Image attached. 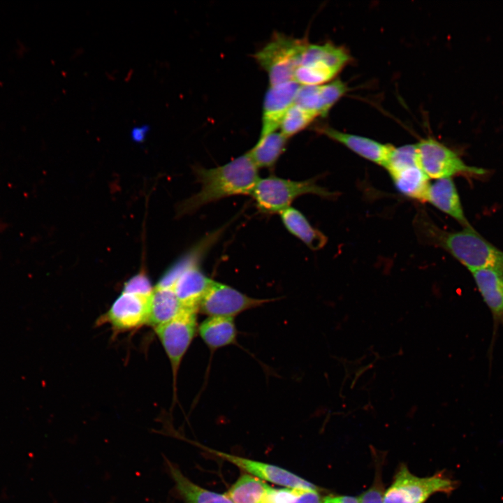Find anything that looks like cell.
Segmentation results:
<instances>
[{"label":"cell","instance_id":"cell-21","mask_svg":"<svg viewBox=\"0 0 503 503\" xmlns=\"http://www.w3.org/2000/svg\"><path fill=\"white\" fill-rule=\"evenodd\" d=\"M288 139L281 132H273L259 138L247 154L258 168H272L285 151Z\"/></svg>","mask_w":503,"mask_h":503},{"label":"cell","instance_id":"cell-8","mask_svg":"<svg viewBox=\"0 0 503 503\" xmlns=\"http://www.w3.org/2000/svg\"><path fill=\"white\" fill-rule=\"evenodd\" d=\"M197 313L183 308L175 318L155 328L170 362L175 381L182 360L198 330Z\"/></svg>","mask_w":503,"mask_h":503},{"label":"cell","instance_id":"cell-4","mask_svg":"<svg viewBox=\"0 0 503 503\" xmlns=\"http://www.w3.org/2000/svg\"><path fill=\"white\" fill-rule=\"evenodd\" d=\"M308 42L283 34H275L272 38L254 57L267 72L270 86L294 80L302 54Z\"/></svg>","mask_w":503,"mask_h":503},{"label":"cell","instance_id":"cell-18","mask_svg":"<svg viewBox=\"0 0 503 503\" xmlns=\"http://www.w3.org/2000/svg\"><path fill=\"white\" fill-rule=\"evenodd\" d=\"M182 309L171 287L157 285L151 296L147 323L156 328L175 318Z\"/></svg>","mask_w":503,"mask_h":503},{"label":"cell","instance_id":"cell-14","mask_svg":"<svg viewBox=\"0 0 503 503\" xmlns=\"http://www.w3.org/2000/svg\"><path fill=\"white\" fill-rule=\"evenodd\" d=\"M481 296L490 311L493 320V337L503 326V272L486 268L471 272Z\"/></svg>","mask_w":503,"mask_h":503},{"label":"cell","instance_id":"cell-27","mask_svg":"<svg viewBox=\"0 0 503 503\" xmlns=\"http://www.w3.org/2000/svg\"><path fill=\"white\" fill-rule=\"evenodd\" d=\"M380 478L376 476L372 486L358 497L360 503H384L385 490Z\"/></svg>","mask_w":503,"mask_h":503},{"label":"cell","instance_id":"cell-9","mask_svg":"<svg viewBox=\"0 0 503 503\" xmlns=\"http://www.w3.org/2000/svg\"><path fill=\"white\" fill-rule=\"evenodd\" d=\"M275 298L261 299L250 297L237 289L212 280L198 307V312L208 316L231 317Z\"/></svg>","mask_w":503,"mask_h":503},{"label":"cell","instance_id":"cell-20","mask_svg":"<svg viewBox=\"0 0 503 503\" xmlns=\"http://www.w3.org/2000/svg\"><path fill=\"white\" fill-rule=\"evenodd\" d=\"M340 72L323 57L312 56L297 67L294 81L305 86L321 85L332 81Z\"/></svg>","mask_w":503,"mask_h":503},{"label":"cell","instance_id":"cell-2","mask_svg":"<svg viewBox=\"0 0 503 503\" xmlns=\"http://www.w3.org/2000/svg\"><path fill=\"white\" fill-rule=\"evenodd\" d=\"M432 229V237L470 272L491 268L503 272V252L486 240L471 226L458 231Z\"/></svg>","mask_w":503,"mask_h":503},{"label":"cell","instance_id":"cell-7","mask_svg":"<svg viewBox=\"0 0 503 503\" xmlns=\"http://www.w3.org/2000/svg\"><path fill=\"white\" fill-rule=\"evenodd\" d=\"M384 168L403 196L425 202L429 177L418 163L416 144L394 147Z\"/></svg>","mask_w":503,"mask_h":503},{"label":"cell","instance_id":"cell-3","mask_svg":"<svg viewBox=\"0 0 503 503\" xmlns=\"http://www.w3.org/2000/svg\"><path fill=\"white\" fill-rule=\"evenodd\" d=\"M305 194H314L325 198L337 196L336 193L319 186L314 179L295 181L276 176L259 178L251 196L262 213L279 214L290 207L295 199Z\"/></svg>","mask_w":503,"mask_h":503},{"label":"cell","instance_id":"cell-24","mask_svg":"<svg viewBox=\"0 0 503 503\" xmlns=\"http://www.w3.org/2000/svg\"><path fill=\"white\" fill-rule=\"evenodd\" d=\"M322 500L317 490L272 488L264 503H322Z\"/></svg>","mask_w":503,"mask_h":503},{"label":"cell","instance_id":"cell-11","mask_svg":"<svg viewBox=\"0 0 503 503\" xmlns=\"http://www.w3.org/2000/svg\"><path fill=\"white\" fill-rule=\"evenodd\" d=\"M210 451L262 481H268L286 488L317 491L320 490V488L314 484L277 466L214 450H210Z\"/></svg>","mask_w":503,"mask_h":503},{"label":"cell","instance_id":"cell-1","mask_svg":"<svg viewBox=\"0 0 503 503\" xmlns=\"http://www.w3.org/2000/svg\"><path fill=\"white\" fill-rule=\"evenodd\" d=\"M258 169L247 152L221 166L196 168L195 173L201 188L180 205L178 213H191L226 197L251 195L259 180Z\"/></svg>","mask_w":503,"mask_h":503},{"label":"cell","instance_id":"cell-12","mask_svg":"<svg viewBox=\"0 0 503 503\" xmlns=\"http://www.w3.org/2000/svg\"><path fill=\"white\" fill-rule=\"evenodd\" d=\"M300 85L292 80L270 86L263 99L262 128L259 138L275 132L287 110L294 103Z\"/></svg>","mask_w":503,"mask_h":503},{"label":"cell","instance_id":"cell-10","mask_svg":"<svg viewBox=\"0 0 503 503\" xmlns=\"http://www.w3.org/2000/svg\"><path fill=\"white\" fill-rule=\"evenodd\" d=\"M151 296L123 291L106 314V320L114 328L121 331L147 323Z\"/></svg>","mask_w":503,"mask_h":503},{"label":"cell","instance_id":"cell-29","mask_svg":"<svg viewBox=\"0 0 503 503\" xmlns=\"http://www.w3.org/2000/svg\"><path fill=\"white\" fill-rule=\"evenodd\" d=\"M322 503H360L359 498L349 495H328L324 497Z\"/></svg>","mask_w":503,"mask_h":503},{"label":"cell","instance_id":"cell-19","mask_svg":"<svg viewBox=\"0 0 503 503\" xmlns=\"http://www.w3.org/2000/svg\"><path fill=\"white\" fill-rule=\"evenodd\" d=\"M168 466L175 488L184 503H233L225 493L212 492L195 484L171 462H168Z\"/></svg>","mask_w":503,"mask_h":503},{"label":"cell","instance_id":"cell-26","mask_svg":"<svg viewBox=\"0 0 503 503\" xmlns=\"http://www.w3.org/2000/svg\"><path fill=\"white\" fill-rule=\"evenodd\" d=\"M124 291L151 296L153 289L144 274H138L130 279L125 284Z\"/></svg>","mask_w":503,"mask_h":503},{"label":"cell","instance_id":"cell-6","mask_svg":"<svg viewBox=\"0 0 503 503\" xmlns=\"http://www.w3.org/2000/svg\"><path fill=\"white\" fill-rule=\"evenodd\" d=\"M416 147L418 163L429 178L480 177L486 173L482 168L467 165L457 152L432 137L421 139Z\"/></svg>","mask_w":503,"mask_h":503},{"label":"cell","instance_id":"cell-16","mask_svg":"<svg viewBox=\"0 0 503 503\" xmlns=\"http://www.w3.org/2000/svg\"><path fill=\"white\" fill-rule=\"evenodd\" d=\"M198 331L212 352L234 344L238 335L234 319L231 317L208 316L198 326Z\"/></svg>","mask_w":503,"mask_h":503},{"label":"cell","instance_id":"cell-23","mask_svg":"<svg viewBox=\"0 0 503 503\" xmlns=\"http://www.w3.org/2000/svg\"><path fill=\"white\" fill-rule=\"evenodd\" d=\"M294 103L314 113L317 117L326 116L331 109L323 85L300 86Z\"/></svg>","mask_w":503,"mask_h":503},{"label":"cell","instance_id":"cell-22","mask_svg":"<svg viewBox=\"0 0 503 503\" xmlns=\"http://www.w3.org/2000/svg\"><path fill=\"white\" fill-rule=\"evenodd\" d=\"M272 487L249 474H244L225 493L233 503H264Z\"/></svg>","mask_w":503,"mask_h":503},{"label":"cell","instance_id":"cell-28","mask_svg":"<svg viewBox=\"0 0 503 503\" xmlns=\"http://www.w3.org/2000/svg\"><path fill=\"white\" fill-rule=\"evenodd\" d=\"M150 130L148 124H142L132 128L131 131V137L135 142H143Z\"/></svg>","mask_w":503,"mask_h":503},{"label":"cell","instance_id":"cell-13","mask_svg":"<svg viewBox=\"0 0 503 503\" xmlns=\"http://www.w3.org/2000/svg\"><path fill=\"white\" fill-rule=\"evenodd\" d=\"M325 135L360 156L383 167L386 164L394 146L384 144L373 139L359 135L344 133L330 126H323L317 129Z\"/></svg>","mask_w":503,"mask_h":503},{"label":"cell","instance_id":"cell-15","mask_svg":"<svg viewBox=\"0 0 503 503\" xmlns=\"http://www.w3.org/2000/svg\"><path fill=\"white\" fill-rule=\"evenodd\" d=\"M425 202L448 214L463 227L470 226L460 202V196L452 178L436 180L430 183Z\"/></svg>","mask_w":503,"mask_h":503},{"label":"cell","instance_id":"cell-25","mask_svg":"<svg viewBox=\"0 0 503 503\" xmlns=\"http://www.w3.org/2000/svg\"><path fill=\"white\" fill-rule=\"evenodd\" d=\"M316 117L314 113L293 103L282 119L281 133L289 138L305 129Z\"/></svg>","mask_w":503,"mask_h":503},{"label":"cell","instance_id":"cell-17","mask_svg":"<svg viewBox=\"0 0 503 503\" xmlns=\"http://www.w3.org/2000/svg\"><path fill=\"white\" fill-rule=\"evenodd\" d=\"M286 230L313 251L319 250L327 243V237L314 228L304 214L293 207H289L279 213Z\"/></svg>","mask_w":503,"mask_h":503},{"label":"cell","instance_id":"cell-5","mask_svg":"<svg viewBox=\"0 0 503 503\" xmlns=\"http://www.w3.org/2000/svg\"><path fill=\"white\" fill-rule=\"evenodd\" d=\"M458 482L443 472L418 477L401 465L391 486L385 490L384 503H424L437 493H451Z\"/></svg>","mask_w":503,"mask_h":503}]
</instances>
